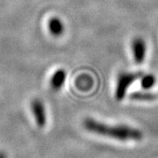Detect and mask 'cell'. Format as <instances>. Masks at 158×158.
Returning <instances> with one entry per match:
<instances>
[{
  "instance_id": "cell-1",
  "label": "cell",
  "mask_w": 158,
  "mask_h": 158,
  "mask_svg": "<svg viewBox=\"0 0 158 158\" xmlns=\"http://www.w3.org/2000/svg\"><path fill=\"white\" fill-rule=\"evenodd\" d=\"M83 126L90 133L118 141H141L143 137L142 132L135 127L126 125L110 126L91 118H85Z\"/></svg>"
},
{
  "instance_id": "cell-2",
  "label": "cell",
  "mask_w": 158,
  "mask_h": 158,
  "mask_svg": "<svg viewBox=\"0 0 158 158\" xmlns=\"http://www.w3.org/2000/svg\"><path fill=\"white\" fill-rule=\"evenodd\" d=\"M142 72H121L118 74L115 90V98L120 101L124 98L129 86L135 80L141 78Z\"/></svg>"
},
{
  "instance_id": "cell-3",
  "label": "cell",
  "mask_w": 158,
  "mask_h": 158,
  "mask_svg": "<svg viewBox=\"0 0 158 158\" xmlns=\"http://www.w3.org/2000/svg\"><path fill=\"white\" fill-rule=\"evenodd\" d=\"M31 110L39 127H44L47 123V113L43 102L39 98H35L31 103Z\"/></svg>"
},
{
  "instance_id": "cell-4",
  "label": "cell",
  "mask_w": 158,
  "mask_h": 158,
  "mask_svg": "<svg viewBox=\"0 0 158 158\" xmlns=\"http://www.w3.org/2000/svg\"><path fill=\"white\" fill-rule=\"evenodd\" d=\"M131 48H132L135 62L138 64H141L144 62V59L146 56V50H147L145 40L142 38L136 37L132 40Z\"/></svg>"
},
{
  "instance_id": "cell-5",
  "label": "cell",
  "mask_w": 158,
  "mask_h": 158,
  "mask_svg": "<svg viewBox=\"0 0 158 158\" xmlns=\"http://www.w3.org/2000/svg\"><path fill=\"white\" fill-rule=\"evenodd\" d=\"M67 78V73L64 69H59L56 70L50 78V86L52 90L55 91H59L65 84Z\"/></svg>"
},
{
  "instance_id": "cell-6",
  "label": "cell",
  "mask_w": 158,
  "mask_h": 158,
  "mask_svg": "<svg viewBox=\"0 0 158 158\" xmlns=\"http://www.w3.org/2000/svg\"><path fill=\"white\" fill-rule=\"evenodd\" d=\"M48 29L53 36L59 37L64 33V24L57 17H52L48 21Z\"/></svg>"
},
{
  "instance_id": "cell-7",
  "label": "cell",
  "mask_w": 158,
  "mask_h": 158,
  "mask_svg": "<svg viewBox=\"0 0 158 158\" xmlns=\"http://www.w3.org/2000/svg\"><path fill=\"white\" fill-rule=\"evenodd\" d=\"M130 99L139 100V101H151L156 98V95L151 92H143V91H136L129 95Z\"/></svg>"
},
{
  "instance_id": "cell-8",
  "label": "cell",
  "mask_w": 158,
  "mask_h": 158,
  "mask_svg": "<svg viewBox=\"0 0 158 158\" xmlns=\"http://www.w3.org/2000/svg\"><path fill=\"white\" fill-rule=\"evenodd\" d=\"M156 83V78L152 74L142 75L141 77V85L144 90L151 89Z\"/></svg>"
},
{
  "instance_id": "cell-9",
  "label": "cell",
  "mask_w": 158,
  "mask_h": 158,
  "mask_svg": "<svg viewBox=\"0 0 158 158\" xmlns=\"http://www.w3.org/2000/svg\"><path fill=\"white\" fill-rule=\"evenodd\" d=\"M0 158H6V153L3 151H0Z\"/></svg>"
}]
</instances>
